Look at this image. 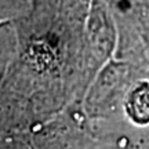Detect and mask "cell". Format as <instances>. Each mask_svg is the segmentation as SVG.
Here are the masks:
<instances>
[{
  "label": "cell",
  "instance_id": "obj_1",
  "mask_svg": "<svg viewBox=\"0 0 149 149\" xmlns=\"http://www.w3.org/2000/svg\"><path fill=\"white\" fill-rule=\"evenodd\" d=\"M116 25L115 59L149 72V0H107Z\"/></svg>",
  "mask_w": 149,
  "mask_h": 149
}]
</instances>
